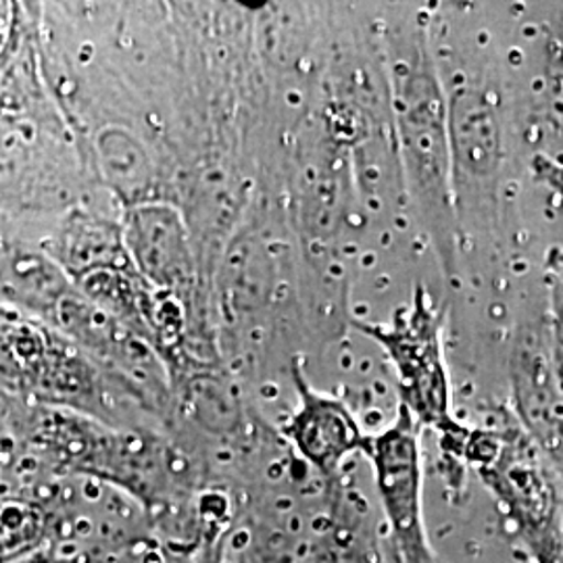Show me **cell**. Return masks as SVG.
I'll return each mask as SVG.
<instances>
[{
    "label": "cell",
    "instance_id": "6da1fadb",
    "mask_svg": "<svg viewBox=\"0 0 563 563\" xmlns=\"http://www.w3.org/2000/svg\"><path fill=\"white\" fill-rule=\"evenodd\" d=\"M393 107L411 199L443 262L455 249V188L449 101L426 42H397Z\"/></svg>",
    "mask_w": 563,
    "mask_h": 563
},
{
    "label": "cell",
    "instance_id": "7a4b0ae2",
    "mask_svg": "<svg viewBox=\"0 0 563 563\" xmlns=\"http://www.w3.org/2000/svg\"><path fill=\"white\" fill-rule=\"evenodd\" d=\"M355 328L376 342L393 363L402 409L420 426L455 430L449 413V378L444 367L443 318L422 286L401 307L393 322H355Z\"/></svg>",
    "mask_w": 563,
    "mask_h": 563
},
{
    "label": "cell",
    "instance_id": "3957f363",
    "mask_svg": "<svg viewBox=\"0 0 563 563\" xmlns=\"http://www.w3.org/2000/svg\"><path fill=\"white\" fill-rule=\"evenodd\" d=\"M367 455L374 465L386 518L399 541L405 563H430L420 526V423L401 407L397 422L369 441Z\"/></svg>",
    "mask_w": 563,
    "mask_h": 563
},
{
    "label": "cell",
    "instance_id": "277c9868",
    "mask_svg": "<svg viewBox=\"0 0 563 563\" xmlns=\"http://www.w3.org/2000/svg\"><path fill=\"white\" fill-rule=\"evenodd\" d=\"M299 409L288 426V437L299 453L322 472H334L349 455L367 453L369 441L341 401L313 390L297 372Z\"/></svg>",
    "mask_w": 563,
    "mask_h": 563
},
{
    "label": "cell",
    "instance_id": "5b68a950",
    "mask_svg": "<svg viewBox=\"0 0 563 563\" xmlns=\"http://www.w3.org/2000/svg\"><path fill=\"white\" fill-rule=\"evenodd\" d=\"M125 242L142 274L163 288H181L192 278L186 225L165 205H142L130 216Z\"/></svg>",
    "mask_w": 563,
    "mask_h": 563
}]
</instances>
